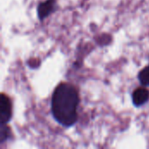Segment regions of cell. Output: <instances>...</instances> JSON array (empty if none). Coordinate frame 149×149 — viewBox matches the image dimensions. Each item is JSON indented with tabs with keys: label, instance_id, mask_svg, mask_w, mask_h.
<instances>
[{
	"label": "cell",
	"instance_id": "5",
	"mask_svg": "<svg viewBox=\"0 0 149 149\" xmlns=\"http://www.w3.org/2000/svg\"><path fill=\"white\" fill-rule=\"evenodd\" d=\"M12 138V132L10 130V127L7 126V124L1 125L0 128V142L1 144H3L6 141H9Z\"/></svg>",
	"mask_w": 149,
	"mask_h": 149
},
{
	"label": "cell",
	"instance_id": "4",
	"mask_svg": "<svg viewBox=\"0 0 149 149\" xmlns=\"http://www.w3.org/2000/svg\"><path fill=\"white\" fill-rule=\"evenodd\" d=\"M133 104L136 107L144 106L149 101V90L145 87H139L132 94Z\"/></svg>",
	"mask_w": 149,
	"mask_h": 149
},
{
	"label": "cell",
	"instance_id": "3",
	"mask_svg": "<svg viewBox=\"0 0 149 149\" xmlns=\"http://www.w3.org/2000/svg\"><path fill=\"white\" fill-rule=\"evenodd\" d=\"M55 4H56L55 0H46L45 2H41L37 8L38 19L40 21H44L52 12H54Z\"/></svg>",
	"mask_w": 149,
	"mask_h": 149
},
{
	"label": "cell",
	"instance_id": "2",
	"mask_svg": "<svg viewBox=\"0 0 149 149\" xmlns=\"http://www.w3.org/2000/svg\"><path fill=\"white\" fill-rule=\"evenodd\" d=\"M12 118V104L9 96L4 93L0 97V123L8 124Z\"/></svg>",
	"mask_w": 149,
	"mask_h": 149
},
{
	"label": "cell",
	"instance_id": "1",
	"mask_svg": "<svg viewBox=\"0 0 149 149\" xmlns=\"http://www.w3.org/2000/svg\"><path fill=\"white\" fill-rule=\"evenodd\" d=\"M79 94L72 84L60 83L53 91L51 110L54 120L65 127L74 126L78 120Z\"/></svg>",
	"mask_w": 149,
	"mask_h": 149
},
{
	"label": "cell",
	"instance_id": "6",
	"mask_svg": "<svg viewBox=\"0 0 149 149\" xmlns=\"http://www.w3.org/2000/svg\"><path fill=\"white\" fill-rule=\"evenodd\" d=\"M138 79L143 86H149V65L139 72Z\"/></svg>",
	"mask_w": 149,
	"mask_h": 149
}]
</instances>
